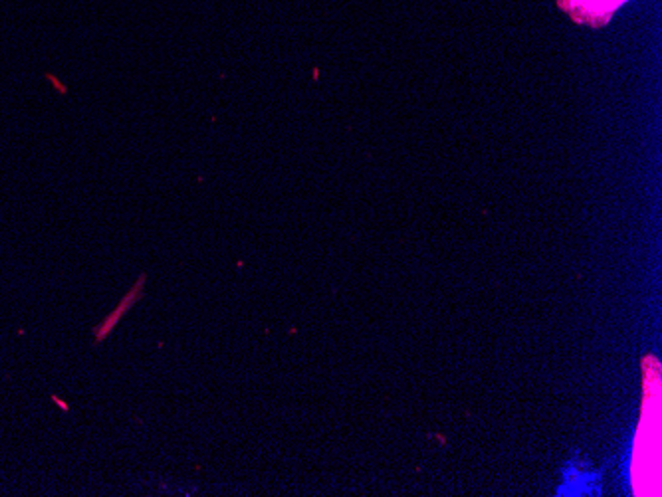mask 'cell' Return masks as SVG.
Instances as JSON below:
<instances>
[{
	"mask_svg": "<svg viewBox=\"0 0 662 497\" xmlns=\"http://www.w3.org/2000/svg\"><path fill=\"white\" fill-rule=\"evenodd\" d=\"M559 2L577 22L605 24L608 16L624 0H559Z\"/></svg>",
	"mask_w": 662,
	"mask_h": 497,
	"instance_id": "cell-1",
	"label": "cell"
},
{
	"mask_svg": "<svg viewBox=\"0 0 662 497\" xmlns=\"http://www.w3.org/2000/svg\"><path fill=\"white\" fill-rule=\"evenodd\" d=\"M141 285H145V274H143V276L137 279V283L131 287V291H129V293H127V295L121 299L119 307H117V309H115L111 315H108V317H106V321L100 325L96 341H104V339L108 337V333H110L111 329L117 325V321L123 317V313H125L127 309H131V307H133V303L137 301V297H139V295H141V291H143V287H141Z\"/></svg>",
	"mask_w": 662,
	"mask_h": 497,
	"instance_id": "cell-2",
	"label": "cell"
}]
</instances>
